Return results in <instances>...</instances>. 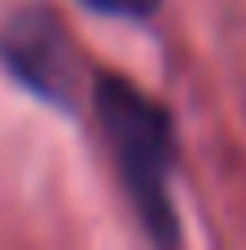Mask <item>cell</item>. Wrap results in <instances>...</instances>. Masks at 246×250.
<instances>
[{"label": "cell", "instance_id": "cell-1", "mask_svg": "<svg viewBox=\"0 0 246 250\" xmlns=\"http://www.w3.org/2000/svg\"><path fill=\"white\" fill-rule=\"evenodd\" d=\"M92 105L101 119V132L110 136L119 176L128 185V198L136 207V220L145 233L163 246L180 242V224L167 198V171H172V123L167 114L132 88L123 75H97L92 79Z\"/></svg>", "mask_w": 246, "mask_h": 250}, {"label": "cell", "instance_id": "cell-2", "mask_svg": "<svg viewBox=\"0 0 246 250\" xmlns=\"http://www.w3.org/2000/svg\"><path fill=\"white\" fill-rule=\"evenodd\" d=\"M0 62L35 97H44L62 110L75 105L79 57H75V44H70L66 26L53 9H44V4L18 9L0 26Z\"/></svg>", "mask_w": 246, "mask_h": 250}, {"label": "cell", "instance_id": "cell-3", "mask_svg": "<svg viewBox=\"0 0 246 250\" xmlns=\"http://www.w3.org/2000/svg\"><path fill=\"white\" fill-rule=\"evenodd\" d=\"M84 4L97 13H110V18H150L158 9V0H84Z\"/></svg>", "mask_w": 246, "mask_h": 250}]
</instances>
